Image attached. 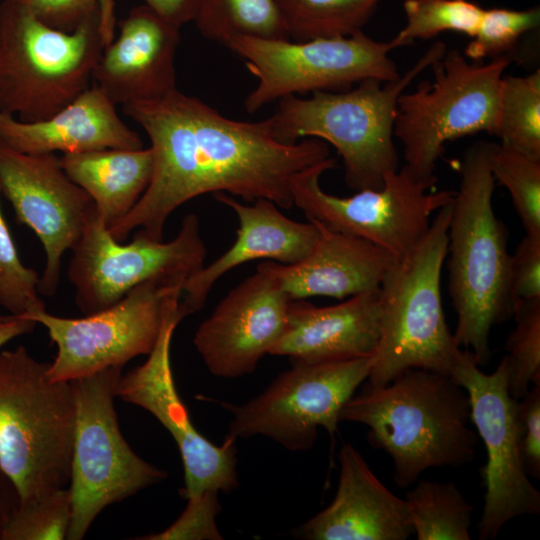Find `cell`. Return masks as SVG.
I'll use <instances>...</instances> for the list:
<instances>
[{
  "mask_svg": "<svg viewBox=\"0 0 540 540\" xmlns=\"http://www.w3.org/2000/svg\"><path fill=\"white\" fill-rule=\"evenodd\" d=\"M418 540H470L473 506L453 482L420 480L404 498Z\"/></svg>",
  "mask_w": 540,
  "mask_h": 540,
  "instance_id": "obj_26",
  "label": "cell"
},
{
  "mask_svg": "<svg viewBox=\"0 0 540 540\" xmlns=\"http://www.w3.org/2000/svg\"><path fill=\"white\" fill-rule=\"evenodd\" d=\"M451 203L435 213L426 233L394 260L381 281L380 333L367 378L372 386L385 385L412 368L451 376L461 353L441 295Z\"/></svg>",
  "mask_w": 540,
  "mask_h": 540,
  "instance_id": "obj_5",
  "label": "cell"
},
{
  "mask_svg": "<svg viewBox=\"0 0 540 540\" xmlns=\"http://www.w3.org/2000/svg\"><path fill=\"white\" fill-rule=\"evenodd\" d=\"M30 11L46 24L72 31L100 7L109 23L116 24L114 0H6Z\"/></svg>",
  "mask_w": 540,
  "mask_h": 540,
  "instance_id": "obj_37",
  "label": "cell"
},
{
  "mask_svg": "<svg viewBox=\"0 0 540 540\" xmlns=\"http://www.w3.org/2000/svg\"><path fill=\"white\" fill-rule=\"evenodd\" d=\"M339 482L332 502L295 530L306 540H405L413 533L402 498L374 475L345 443L338 455Z\"/></svg>",
  "mask_w": 540,
  "mask_h": 540,
  "instance_id": "obj_21",
  "label": "cell"
},
{
  "mask_svg": "<svg viewBox=\"0 0 540 540\" xmlns=\"http://www.w3.org/2000/svg\"><path fill=\"white\" fill-rule=\"evenodd\" d=\"M494 146L481 140L465 151L448 226V288L457 316L453 335L479 366L490 357L492 327L512 317L514 309L507 231L492 206Z\"/></svg>",
  "mask_w": 540,
  "mask_h": 540,
  "instance_id": "obj_3",
  "label": "cell"
},
{
  "mask_svg": "<svg viewBox=\"0 0 540 540\" xmlns=\"http://www.w3.org/2000/svg\"><path fill=\"white\" fill-rule=\"evenodd\" d=\"M181 321L178 311L167 318L148 359L121 375L117 397L148 411L173 437L184 468V488L180 491L183 498L209 490L230 493L239 486L236 438L228 434L218 446L204 437L191 422L176 389L170 349Z\"/></svg>",
  "mask_w": 540,
  "mask_h": 540,
  "instance_id": "obj_17",
  "label": "cell"
},
{
  "mask_svg": "<svg viewBox=\"0 0 540 540\" xmlns=\"http://www.w3.org/2000/svg\"><path fill=\"white\" fill-rule=\"evenodd\" d=\"M335 166L336 159L329 157L296 174L291 185L293 206L308 220L364 239L395 259L417 244L434 214L455 194L432 190L436 182L419 179L403 166L388 173L380 189L340 197L320 185L322 174Z\"/></svg>",
  "mask_w": 540,
  "mask_h": 540,
  "instance_id": "obj_11",
  "label": "cell"
},
{
  "mask_svg": "<svg viewBox=\"0 0 540 540\" xmlns=\"http://www.w3.org/2000/svg\"><path fill=\"white\" fill-rule=\"evenodd\" d=\"M0 139L28 154L82 153L102 149H139L144 144L96 85L52 116L25 122L0 112Z\"/></svg>",
  "mask_w": 540,
  "mask_h": 540,
  "instance_id": "obj_23",
  "label": "cell"
},
{
  "mask_svg": "<svg viewBox=\"0 0 540 540\" xmlns=\"http://www.w3.org/2000/svg\"><path fill=\"white\" fill-rule=\"evenodd\" d=\"M313 222L320 228V238L306 257L294 264L261 263L284 293L291 300L316 296L342 300L378 289L395 258L364 239Z\"/></svg>",
  "mask_w": 540,
  "mask_h": 540,
  "instance_id": "obj_24",
  "label": "cell"
},
{
  "mask_svg": "<svg viewBox=\"0 0 540 540\" xmlns=\"http://www.w3.org/2000/svg\"><path fill=\"white\" fill-rule=\"evenodd\" d=\"M36 325L26 317L0 312V348L19 336L31 333Z\"/></svg>",
  "mask_w": 540,
  "mask_h": 540,
  "instance_id": "obj_42",
  "label": "cell"
},
{
  "mask_svg": "<svg viewBox=\"0 0 540 540\" xmlns=\"http://www.w3.org/2000/svg\"><path fill=\"white\" fill-rule=\"evenodd\" d=\"M522 462L528 476L540 478V381L517 400Z\"/></svg>",
  "mask_w": 540,
  "mask_h": 540,
  "instance_id": "obj_39",
  "label": "cell"
},
{
  "mask_svg": "<svg viewBox=\"0 0 540 540\" xmlns=\"http://www.w3.org/2000/svg\"><path fill=\"white\" fill-rule=\"evenodd\" d=\"M24 346L0 352V468L21 501L67 487L76 406L71 382Z\"/></svg>",
  "mask_w": 540,
  "mask_h": 540,
  "instance_id": "obj_7",
  "label": "cell"
},
{
  "mask_svg": "<svg viewBox=\"0 0 540 540\" xmlns=\"http://www.w3.org/2000/svg\"><path fill=\"white\" fill-rule=\"evenodd\" d=\"M122 368H106L71 381L76 422L68 540L83 539L106 507L167 477L166 471L137 455L121 433L114 399Z\"/></svg>",
  "mask_w": 540,
  "mask_h": 540,
  "instance_id": "obj_9",
  "label": "cell"
},
{
  "mask_svg": "<svg viewBox=\"0 0 540 540\" xmlns=\"http://www.w3.org/2000/svg\"><path fill=\"white\" fill-rule=\"evenodd\" d=\"M381 0H275L294 42L346 37L362 31Z\"/></svg>",
  "mask_w": 540,
  "mask_h": 540,
  "instance_id": "obj_27",
  "label": "cell"
},
{
  "mask_svg": "<svg viewBox=\"0 0 540 540\" xmlns=\"http://www.w3.org/2000/svg\"><path fill=\"white\" fill-rule=\"evenodd\" d=\"M446 50L443 42L434 43L394 81L365 79L344 91H316L309 98L285 96L264 120L269 134L283 144L305 138L328 142L343 160L348 187L380 189L385 176L399 169L393 140L398 98Z\"/></svg>",
  "mask_w": 540,
  "mask_h": 540,
  "instance_id": "obj_4",
  "label": "cell"
},
{
  "mask_svg": "<svg viewBox=\"0 0 540 540\" xmlns=\"http://www.w3.org/2000/svg\"><path fill=\"white\" fill-rule=\"evenodd\" d=\"M59 158L69 178L92 198L107 228L139 201L154 166L150 147L68 153Z\"/></svg>",
  "mask_w": 540,
  "mask_h": 540,
  "instance_id": "obj_25",
  "label": "cell"
},
{
  "mask_svg": "<svg viewBox=\"0 0 540 540\" xmlns=\"http://www.w3.org/2000/svg\"><path fill=\"white\" fill-rule=\"evenodd\" d=\"M539 24V6L526 10H483L476 33L465 48L464 55L474 62L503 55L511 58L521 37L538 29Z\"/></svg>",
  "mask_w": 540,
  "mask_h": 540,
  "instance_id": "obj_34",
  "label": "cell"
},
{
  "mask_svg": "<svg viewBox=\"0 0 540 540\" xmlns=\"http://www.w3.org/2000/svg\"><path fill=\"white\" fill-rule=\"evenodd\" d=\"M71 519L69 489H57L32 500L20 501L2 540L67 539Z\"/></svg>",
  "mask_w": 540,
  "mask_h": 540,
  "instance_id": "obj_33",
  "label": "cell"
},
{
  "mask_svg": "<svg viewBox=\"0 0 540 540\" xmlns=\"http://www.w3.org/2000/svg\"><path fill=\"white\" fill-rule=\"evenodd\" d=\"M406 24L389 42L392 49L429 39L444 31L473 37L483 8L469 0H405Z\"/></svg>",
  "mask_w": 540,
  "mask_h": 540,
  "instance_id": "obj_30",
  "label": "cell"
},
{
  "mask_svg": "<svg viewBox=\"0 0 540 540\" xmlns=\"http://www.w3.org/2000/svg\"><path fill=\"white\" fill-rule=\"evenodd\" d=\"M99 8L72 31L54 28L25 8L0 3V112L21 121L48 118L92 84L114 38Z\"/></svg>",
  "mask_w": 540,
  "mask_h": 540,
  "instance_id": "obj_6",
  "label": "cell"
},
{
  "mask_svg": "<svg viewBox=\"0 0 540 540\" xmlns=\"http://www.w3.org/2000/svg\"><path fill=\"white\" fill-rule=\"evenodd\" d=\"M515 327L505 342L507 387L510 395L520 399L540 381V298L514 304Z\"/></svg>",
  "mask_w": 540,
  "mask_h": 540,
  "instance_id": "obj_32",
  "label": "cell"
},
{
  "mask_svg": "<svg viewBox=\"0 0 540 540\" xmlns=\"http://www.w3.org/2000/svg\"><path fill=\"white\" fill-rule=\"evenodd\" d=\"M509 287L514 304L540 298V236L525 234L511 255Z\"/></svg>",
  "mask_w": 540,
  "mask_h": 540,
  "instance_id": "obj_38",
  "label": "cell"
},
{
  "mask_svg": "<svg viewBox=\"0 0 540 540\" xmlns=\"http://www.w3.org/2000/svg\"><path fill=\"white\" fill-rule=\"evenodd\" d=\"M20 501L16 486L0 468V540Z\"/></svg>",
  "mask_w": 540,
  "mask_h": 540,
  "instance_id": "obj_41",
  "label": "cell"
},
{
  "mask_svg": "<svg viewBox=\"0 0 540 540\" xmlns=\"http://www.w3.org/2000/svg\"><path fill=\"white\" fill-rule=\"evenodd\" d=\"M184 282L148 280L110 307L81 318L60 317L47 310L26 316L43 325L57 347L47 369L49 379L71 382L148 355L167 318L178 311Z\"/></svg>",
  "mask_w": 540,
  "mask_h": 540,
  "instance_id": "obj_10",
  "label": "cell"
},
{
  "mask_svg": "<svg viewBox=\"0 0 540 540\" xmlns=\"http://www.w3.org/2000/svg\"><path fill=\"white\" fill-rule=\"evenodd\" d=\"M490 168L508 190L526 234L540 236V159L495 144Z\"/></svg>",
  "mask_w": 540,
  "mask_h": 540,
  "instance_id": "obj_31",
  "label": "cell"
},
{
  "mask_svg": "<svg viewBox=\"0 0 540 540\" xmlns=\"http://www.w3.org/2000/svg\"><path fill=\"white\" fill-rule=\"evenodd\" d=\"M511 61L503 55L472 63L458 50H446L431 65L433 81L399 96L394 136L403 144L407 170L436 182V164L448 141L481 131L495 135L501 82Z\"/></svg>",
  "mask_w": 540,
  "mask_h": 540,
  "instance_id": "obj_8",
  "label": "cell"
},
{
  "mask_svg": "<svg viewBox=\"0 0 540 540\" xmlns=\"http://www.w3.org/2000/svg\"><path fill=\"white\" fill-rule=\"evenodd\" d=\"M340 421L368 428V442L390 456L400 488L429 468L471 462L478 440L466 390L450 375L420 368L382 386L366 383L343 406Z\"/></svg>",
  "mask_w": 540,
  "mask_h": 540,
  "instance_id": "obj_2",
  "label": "cell"
},
{
  "mask_svg": "<svg viewBox=\"0 0 540 540\" xmlns=\"http://www.w3.org/2000/svg\"><path fill=\"white\" fill-rule=\"evenodd\" d=\"M217 491L209 490L186 499L180 517L165 530L135 539L139 540H220L216 518L222 507Z\"/></svg>",
  "mask_w": 540,
  "mask_h": 540,
  "instance_id": "obj_36",
  "label": "cell"
},
{
  "mask_svg": "<svg viewBox=\"0 0 540 540\" xmlns=\"http://www.w3.org/2000/svg\"><path fill=\"white\" fill-rule=\"evenodd\" d=\"M145 5L166 21L181 27L194 21L202 0H144Z\"/></svg>",
  "mask_w": 540,
  "mask_h": 540,
  "instance_id": "obj_40",
  "label": "cell"
},
{
  "mask_svg": "<svg viewBox=\"0 0 540 540\" xmlns=\"http://www.w3.org/2000/svg\"><path fill=\"white\" fill-rule=\"evenodd\" d=\"M379 333V288L324 307L292 300L284 330L269 354L303 363L370 357Z\"/></svg>",
  "mask_w": 540,
  "mask_h": 540,
  "instance_id": "obj_22",
  "label": "cell"
},
{
  "mask_svg": "<svg viewBox=\"0 0 540 540\" xmlns=\"http://www.w3.org/2000/svg\"><path fill=\"white\" fill-rule=\"evenodd\" d=\"M67 275L75 304L84 315L104 310L136 286L156 278L186 281L203 266L206 246L194 213L184 216L177 235L156 240L138 230L133 240H115L97 211L73 247Z\"/></svg>",
  "mask_w": 540,
  "mask_h": 540,
  "instance_id": "obj_14",
  "label": "cell"
},
{
  "mask_svg": "<svg viewBox=\"0 0 540 540\" xmlns=\"http://www.w3.org/2000/svg\"><path fill=\"white\" fill-rule=\"evenodd\" d=\"M150 140L154 166L139 201L108 227L123 242L133 230L163 240L169 216L204 194L226 193L246 202L267 199L293 207L292 180L330 157L327 143L305 138L294 144L274 140L264 120L229 119L177 88L163 97L122 105Z\"/></svg>",
  "mask_w": 540,
  "mask_h": 540,
  "instance_id": "obj_1",
  "label": "cell"
},
{
  "mask_svg": "<svg viewBox=\"0 0 540 540\" xmlns=\"http://www.w3.org/2000/svg\"><path fill=\"white\" fill-rule=\"evenodd\" d=\"M199 32L222 45L233 37L290 40L275 0H202Z\"/></svg>",
  "mask_w": 540,
  "mask_h": 540,
  "instance_id": "obj_28",
  "label": "cell"
},
{
  "mask_svg": "<svg viewBox=\"0 0 540 540\" xmlns=\"http://www.w3.org/2000/svg\"><path fill=\"white\" fill-rule=\"evenodd\" d=\"M39 284L37 271L24 265L19 257L0 205V307L23 317L46 310Z\"/></svg>",
  "mask_w": 540,
  "mask_h": 540,
  "instance_id": "obj_35",
  "label": "cell"
},
{
  "mask_svg": "<svg viewBox=\"0 0 540 540\" xmlns=\"http://www.w3.org/2000/svg\"><path fill=\"white\" fill-rule=\"evenodd\" d=\"M371 366L372 356L291 362L255 398L239 405L216 402L232 415L228 434L236 439L262 435L287 450L305 451L313 447L318 427L334 437L343 406L367 380Z\"/></svg>",
  "mask_w": 540,
  "mask_h": 540,
  "instance_id": "obj_13",
  "label": "cell"
},
{
  "mask_svg": "<svg viewBox=\"0 0 540 540\" xmlns=\"http://www.w3.org/2000/svg\"><path fill=\"white\" fill-rule=\"evenodd\" d=\"M0 184L18 221L40 240L46 260L39 291L53 296L62 259L96 211L92 198L65 173L55 153L28 154L0 139Z\"/></svg>",
  "mask_w": 540,
  "mask_h": 540,
  "instance_id": "obj_16",
  "label": "cell"
},
{
  "mask_svg": "<svg viewBox=\"0 0 540 540\" xmlns=\"http://www.w3.org/2000/svg\"><path fill=\"white\" fill-rule=\"evenodd\" d=\"M224 46L244 59L257 79L244 101L248 113L289 95L344 91L365 79L389 82L399 77L389 56L390 43L376 41L363 30L305 42L238 36Z\"/></svg>",
  "mask_w": 540,
  "mask_h": 540,
  "instance_id": "obj_12",
  "label": "cell"
},
{
  "mask_svg": "<svg viewBox=\"0 0 540 540\" xmlns=\"http://www.w3.org/2000/svg\"><path fill=\"white\" fill-rule=\"evenodd\" d=\"M291 299L261 263L231 289L198 327L193 344L210 373H252L281 336Z\"/></svg>",
  "mask_w": 540,
  "mask_h": 540,
  "instance_id": "obj_18",
  "label": "cell"
},
{
  "mask_svg": "<svg viewBox=\"0 0 540 540\" xmlns=\"http://www.w3.org/2000/svg\"><path fill=\"white\" fill-rule=\"evenodd\" d=\"M451 376L468 394L470 420L485 445L484 507L477 530L480 540L494 539L508 521L540 512V492L529 480L521 457L518 399L508 391L505 357L487 374L470 351L461 350Z\"/></svg>",
  "mask_w": 540,
  "mask_h": 540,
  "instance_id": "obj_15",
  "label": "cell"
},
{
  "mask_svg": "<svg viewBox=\"0 0 540 540\" xmlns=\"http://www.w3.org/2000/svg\"><path fill=\"white\" fill-rule=\"evenodd\" d=\"M214 198L235 213L236 238L223 254L184 282L178 307L183 319L199 311L215 283L234 268L255 260L294 264L306 257L320 238L315 222L290 219L270 200L246 204L226 193H216Z\"/></svg>",
  "mask_w": 540,
  "mask_h": 540,
  "instance_id": "obj_20",
  "label": "cell"
},
{
  "mask_svg": "<svg viewBox=\"0 0 540 540\" xmlns=\"http://www.w3.org/2000/svg\"><path fill=\"white\" fill-rule=\"evenodd\" d=\"M180 28L145 4L119 23L95 66L92 84L116 105L153 100L176 89L175 56Z\"/></svg>",
  "mask_w": 540,
  "mask_h": 540,
  "instance_id": "obj_19",
  "label": "cell"
},
{
  "mask_svg": "<svg viewBox=\"0 0 540 540\" xmlns=\"http://www.w3.org/2000/svg\"><path fill=\"white\" fill-rule=\"evenodd\" d=\"M501 145L540 159V70L503 76L499 122Z\"/></svg>",
  "mask_w": 540,
  "mask_h": 540,
  "instance_id": "obj_29",
  "label": "cell"
}]
</instances>
